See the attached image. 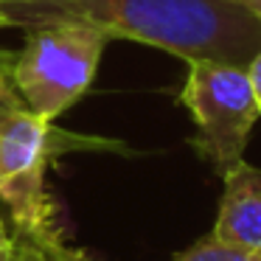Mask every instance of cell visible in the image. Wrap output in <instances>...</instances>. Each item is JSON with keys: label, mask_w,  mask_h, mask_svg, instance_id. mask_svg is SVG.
<instances>
[{"label": "cell", "mask_w": 261, "mask_h": 261, "mask_svg": "<svg viewBox=\"0 0 261 261\" xmlns=\"http://www.w3.org/2000/svg\"><path fill=\"white\" fill-rule=\"evenodd\" d=\"M12 23L82 17L113 40H135L180 59L244 65L261 48V23L227 0H3Z\"/></svg>", "instance_id": "cell-1"}, {"label": "cell", "mask_w": 261, "mask_h": 261, "mask_svg": "<svg viewBox=\"0 0 261 261\" xmlns=\"http://www.w3.org/2000/svg\"><path fill=\"white\" fill-rule=\"evenodd\" d=\"M6 25H14V23H12V14L6 12V3L0 0V29H6Z\"/></svg>", "instance_id": "cell-11"}, {"label": "cell", "mask_w": 261, "mask_h": 261, "mask_svg": "<svg viewBox=\"0 0 261 261\" xmlns=\"http://www.w3.org/2000/svg\"><path fill=\"white\" fill-rule=\"evenodd\" d=\"M227 3H236V6L247 9V12L253 14V17L258 20V23H261V0H227Z\"/></svg>", "instance_id": "cell-10"}, {"label": "cell", "mask_w": 261, "mask_h": 261, "mask_svg": "<svg viewBox=\"0 0 261 261\" xmlns=\"http://www.w3.org/2000/svg\"><path fill=\"white\" fill-rule=\"evenodd\" d=\"M0 261H40L9 227V222L0 214Z\"/></svg>", "instance_id": "cell-7"}, {"label": "cell", "mask_w": 261, "mask_h": 261, "mask_svg": "<svg viewBox=\"0 0 261 261\" xmlns=\"http://www.w3.org/2000/svg\"><path fill=\"white\" fill-rule=\"evenodd\" d=\"M180 104L191 113L197 135L191 146L216 174L244 160L250 132L261 115L244 65L219 59H188Z\"/></svg>", "instance_id": "cell-4"}, {"label": "cell", "mask_w": 261, "mask_h": 261, "mask_svg": "<svg viewBox=\"0 0 261 261\" xmlns=\"http://www.w3.org/2000/svg\"><path fill=\"white\" fill-rule=\"evenodd\" d=\"M54 121L20 101L0 113V211L14 236L40 261H96L68 242L57 202L48 191V169L62 149L76 146Z\"/></svg>", "instance_id": "cell-2"}, {"label": "cell", "mask_w": 261, "mask_h": 261, "mask_svg": "<svg viewBox=\"0 0 261 261\" xmlns=\"http://www.w3.org/2000/svg\"><path fill=\"white\" fill-rule=\"evenodd\" d=\"M3 98H17V93H14L12 82H9L6 68H0V101H3Z\"/></svg>", "instance_id": "cell-9"}, {"label": "cell", "mask_w": 261, "mask_h": 261, "mask_svg": "<svg viewBox=\"0 0 261 261\" xmlns=\"http://www.w3.org/2000/svg\"><path fill=\"white\" fill-rule=\"evenodd\" d=\"M14 101H20V98H3V101H0V113H3V110H6L9 104H14ZM20 104H23V101H20Z\"/></svg>", "instance_id": "cell-12"}, {"label": "cell", "mask_w": 261, "mask_h": 261, "mask_svg": "<svg viewBox=\"0 0 261 261\" xmlns=\"http://www.w3.org/2000/svg\"><path fill=\"white\" fill-rule=\"evenodd\" d=\"M247 76H250V85H253L255 101H258V107H261V48H258V54L247 62Z\"/></svg>", "instance_id": "cell-8"}, {"label": "cell", "mask_w": 261, "mask_h": 261, "mask_svg": "<svg viewBox=\"0 0 261 261\" xmlns=\"http://www.w3.org/2000/svg\"><path fill=\"white\" fill-rule=\"evenodd\" d=\"M169 261H261V255L247 253V250L227 244L222 239H216L214 233L197 239L194 244H188L186 250H180L177 255H171Z\"/></svg>", "instance_id": "cell-6"}, {"label": "cell", "mask_w": 261, "mask_h": 261, "mask_svg": "<svg viewBox=\"0 0 261 261\" xmlns=\"http://www.w3.org/2000/svg\"><path fill=\"white\" fill-rule=\"evenodd\" d=\"M25 45L6 68L25 110L57 121L85 98L98 73L110 37L82 17H42L25 25Z\"/></svg>", "instance_id": "cell-3"}, {"label": "cell", "mask_w": 261, "mask_h": 261, "mask_svg": "<svg viewBox=\"0 0 261 261\" xmlns=\"http://www.w3.org/2000/svg\"><path fill=\"white\" fill-rule=\"evenodd\" d=\"M216 239L261 255V169L239 160L222 174V197L214 222Z\"/></svg>", "instance_id": "cell-5"}]
</instances>
